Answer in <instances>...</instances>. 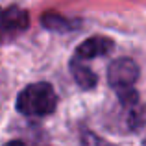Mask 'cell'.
<instances>
[{
	"label": "cell",
	"mask_w": 146,
	"mask_h": 146,
	"mask_svg": "<svg viewBox=\"0 0 146 146\" xmlns=\"http://www.w3.org/2000/svg\"><path fill=\"white\" fill-rule=\"evenodd\" d=\"M118 98H120L122 106L126 107H137V102H139V94H137L135 87L131 89H122V91H117Z\"/></svg>",
	"instance_id": "8"
},
{
	"label": "cell",
	"mask_w": 146,
	"mask_h": 146,
	"mask_svg": "<svg viewBox=\"0 0 146 146\" xmlns=\"http://www.w3.org/2000/svg\"><path fill=\"white\" fill-rule=\"evenodd\" d=\"M141 68L131 57H118L107 67V82L113 89H131L139 80Z\"/></svg>",
	"instance_id": "2"
},
{
	"label": "cell",
	"mask_w": 146,
	"mask_h": 146,
	"mask_svg": "<svg viewBox=\"0 0 146 146\" xmlns=\"http://www.w3.org/2000/svg\"><path fill=\"white\" fill-rule=\"evenodd\" d=\"M113 48V41L107 37H91V39L83 41L76 50V59L80 61H87V59H94V57L106 56L111 52Z\"/></svg>",
	"instance_id": "4"
},
{
	"label": "cell",
	"mask_w": 146,
	"mask_h": 146,
	"mask_svg": "<svg viewBox=\"0 0 146 146\" xmlns=\"http://www.w3.org/2000/svg\"><path fill=\"white\" fill-rule=\"evenodd\" d=\"M57 96L54 87L46 82H37L24 87L17 96V111L26 117H46L54 113Z\"/></svg>",
	"instance_id": "1"
},
{
	"label": "cell",
	"mask_w": 146,
	"mask_h": 146,
	"mask_svg": "<svg viewBox=\"0 0 146 146\" xmlns=\"http://www.w3.org/2000/svg\"><path fill=\"white\" fill-rule=\"evenodd\" d=\"M4 146H26L22 141H9L7 144H4Z\"/></svg>",
	"instance_id": "9"
},
{
	"label": "cell",
	"mask_w": 146,
	"mask_h": 146,
	"mask_svg": "<svg viewBox=\"0 0 146 146\" xmlns=\"http://www.w3.org/2000/svg\"><path fill=\"white\" fill-rule=\"evenodd\" d=\"M70 72H72L74 82L78 83L82 89L89 91V89H93V87H96V82H98L96 74H94L87 65H83V61L72 57V61H70Z\"/></svg>",
	"instance_id": "5"
},
{
	"label": "cell",
	"mask_w": 146,
	"mask_h": 146,
	"mask_svg": "<svg viewBox=\"0 0 146 146\" xmlns=\"http://www.w3.org/2000/svg\"><path fill=\"white\" fill-rule=\"evenodd\" d=\"M82 146H115V144H111L109 141L98 137L94 131H87L85 129L82 133Z\"/></svg>",
	"instance_id": "7"
},
{
	"label": "cell",
	"mask_w": 146,
	"mask_h": 146,
	"mask_svg": "<svg viewBox=\"0 0 146 146\" xmlns=\"http://www.w3.org/2000/svg\"><path fill=\"white\" fill-rule=\"evenodd\" d=\"M30 24V15L19 6H9L0 9V43L11 41L22 33Z\"/></svg>",
	"instance_id": "3"
},
{
	"label": "cell",
	"mask_w": 146,
	"mask_h": 146,
	"mask_svg": "<svg viewBox=\"0 0 146 146\" xmlns=\"http://www.w3.org/2000/svg\"><path fill=\"white\" fill-rule=\"evenodd\" d=\"M43 24L46 26L48 30H54V32H65V30L72 28V22H70V21H67L65 17L56 15V13H46V15H43Z\"/></svg>",
	"instance_id": "6"
}]
</instances>
